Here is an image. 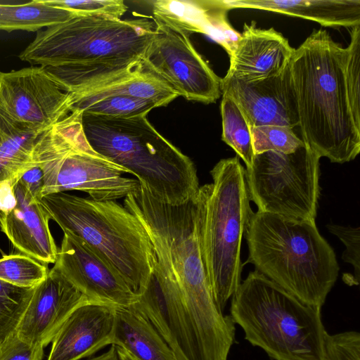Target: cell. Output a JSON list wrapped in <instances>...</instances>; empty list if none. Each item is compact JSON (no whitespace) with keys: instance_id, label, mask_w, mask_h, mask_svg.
I'll return each mask as SVG.
<instances>
[{"instance_id":"obj_2","label":"cell","mask_w":360,"mask_h":360,"mask_svg":"<svg viewBox=\"0 0 360 360\" xmlns=\"http://www.w3.org/2000/svg\"><path fill=\"white\" fill-rule=\"evenodd\" d=\"M195 196L172 205L157 200L140 184L124 198V206L147 231L158 263L172 278L178 316L195 338L212 341L226 335L233 322L212 293L200 250Z\"/></svg>"},{"instance_id":"obj_4","label":"cell","mask_w":360,"mask_h":360,"mask_svg":"<svg viewBox=\"0 0 360 360\" xmlns=\"http://www.w3.org/2000/svg\"><path fill=\"white\" fill-rule=\"evenodd\" d=\"M245 237L256 271L302 302L323 306L339 265L315 220L252 211Z\"/></svg>"},{"instance_id":"obj_25","label":"cell","mask_w":360,"mask_h":360,"mask_svg":"<svg viewBox=\"0 0 360 360\" xmlns=\"http://www.w3.org/2000/svg\"><path fill=\"white\" fill-rule=\"evenodd\" d=\"M221 115L222 120L221 139L231 147L249 167L254 158L250 126L233 100L222 95Z\"/></svg>"},{"instance_id":"obj_17","label":"cell","mask_w":360,"mask_h":360,"mask_svg":"<svg viewBox=\"0 0 360 360\" xmlns=\"http://www.w3.org/2000/svg\"><path fill=\"white\" fill-rule=\"evenodd\" d=\"M115 307L88 301L75 308L53 339L47 360H79L111 345Z\"/></svg>"},{"instance_id":"obj_15","label":"cell","mask_w":360,"mask_h":360,"mask_svg":"<svg viewBox=\"0 0 360 360\" xmlns=\"http://www.w3.org/2000/svg\"><path fill=\"white\" fill-rule=\"evenodd\" d=\"M88 301L54 265L34 287L16 335L30 345L44 347L75 309Z\"/></svg>"},{"instance_id":"obj_23","label":"cell","mask_w":360,"mask_h":360,"mask_svg":"<svg viewBox=\"0 0 360 360\" xmlns=\"http://www.w3.org/2000/svg\"><path fill=\"white\" fill-rule=\"evenodd\" d=\"M76 13L34 0L21 4H0V30L39 31L64 22Z\"/></svg>"},{"instance_id":"obj_9","label":"cell","mask_w":360,"mask_h":360,"mask_svg":"<svg viewBox=\"0 0 360 360\" xmlns=\"http://www.w3.org/2000/svg\"><path fill=\"white\" fill-rule=\"evenodd\" d=\"M32 163L41 170L42 196L79 191L97 200H117L137 191V179L128 172L96 153L86 141L81 112H72L39 136Z\"/></svg>"},{"instance_id":"obj_13","label":"cell","mask_w":360,"mask_h":360,"mask_svg":"<svg viewBox=\"0 0 360 360\" xmlns=\"http://www.w3.org/2000/svg\"><path fill=\"white\" fill-rule=\"evenodd\" d=\"M54 265L89 302L127 307L138 297L113 266L75 236L64 233Z\"/></svg>"},{"instance_id":"obj_7","label":"cell","mask_w":360,"mask_h":360,"mask_svg":"<svg viewBox=\"0 0 360 360\" xmlns=\"http://www.w3.org/2000/svg\"><path fill=\"white\" fill-rule=\"evenodd\" d=\"M64 233L81 239L113 266L137 296L157 262L140 220L117 200H97L64 192L39 200Z\"/></svg>"},{"instance_id":"obj_31","label":"cell","mask_w":360,"mask_h":360,"mask_svg":"<svg viewBox=\"0 0 360 360\" xmlns=\"http://www.w3.org/2000/svg\"><path fill=\"white\" fill-rule=\"evenodd\" d=\"M323 360H360L359 333L347 331L334 335L326 333Z\"/></svg>"},{"instance_id":"obj_27","label":"cell","mask_w":360,"mask_h":360,"mask_svg":"<svg viewBox=\"0 0 360 360\" xmlns=\"http://www.w3.org/2000/svg\"><path fill=\"white\" fill-rule=\"evenodd\" d=\"M49 271L44 264L22 253L0 259V279L19 287L36 286Z\"/></svg>"},{"instance_id":"obj_12","label":"cell","mask_w":360,"mask_h":360,"mask_svg":"<svg viewBox=\"0 0 360 360\" xmlns=\"http://www.w3.org/2000/svg\"><path fill=\"white\" fill-rule=\"evenodd\" d=\"M0 108L13 119L49 128L71 113L72 96L41 66L0 75Z\"/></svg>"},{"instance_id":"obj_1","label":"cell","mask_w":360,"mask_h":360,"mask_svg":"<svg viewBox=\"0 0 360 360\" xmlns=\"http://www.w3.org/2000/svg\"><path fill=\"white\" fill-rule=\"evenodd\" d=\"M155 27L148 18L77 14L38 31L19 58L42 67L64 91L75 94L139 68Z\"/></svg>"},{"instance_id":"obj_6","label":"cell","mask_w":360,"mask_h":360,"mask_svg":"<svg viewBox=\"0 0 360 360\" xmlns=\"http://www.w3.org/2000/svg\"><path fill=\"white\" fill-rule=\"evenodd\" d=\"M231 297L230 316L251 345L275 360H323L321 307L302 302L256 270Z\"/></svg>"},{"instance_id":"obj_18","label":"cell","mask_w":360,"mask_h":360,"mask_svg":"<svg viewBox=\"0 0 360 360\" xmlns=\"http://www.w3.org/2000/svg\"><path fill=\"white\" fill-rule=\"evenodd\" d=\"M16 202L0 212L1 231L20 252L42 264H55L58 249L51 233L50 217L39 200L19 181L13 185Z\"/></svg>"},{"instance_id":"obj_24","label":"cell","mask_w":360,"mask_h":360,"mask_svg":"<svg viewBox=\"0 0 360 360\" xmlns=\"http://www.w3.org/2000/svg\"><path fill=\"white\" fill-rule=\"evenodd\" d=\"M34 287H19L0 279V355L16 336Z\"/></svg>"},{"instance_id":"obj_30","label":"cell","mask_w":360,"mask_h":360,"mask_svg":"<svg viewBox=\"0 0 360 360\" xmlns=\"http://www.w3.org/2000/svg\"><path fill=\"white\" fill-rule=\"evenodd\" d=\"M47 5L70 11L80 15H97L121 19L127 11L122 0L63 1L42 0Z\"/></svg>"},{"instance_id":"obj_19","label":"cell","mask_w":360,"mask_h":360,"mask_svg":"<svg viewBox=\"0 0 360 360\" xmlns=\"http://www.w3.org/2000/svg\"><path fill=\"white\" fill-rule=\"evenodd\" d=\"M221 3L226 10H264L311 20L325 27L360 25V0H234Z\"/></svg>"},{"instance_id":"obj_29","label":"cell","mask_w":360,"mask_h":360,"mask_svg":"<svg viewBox=\"0 0 360 360\" xmlns=\"http://www.w3.org/2000/svg\"><path fill=\"white\" fill-rule=\"evenodd\" d=\"M350 39L345 48V76L350 110L360 129V25L351 27Z\"/></svg>"},{"instance_id":"obj_26","label":"cell","mask_w":360,"mask_h":360,"mask_svg":"<svg viewBox=\"0 0 360 360\" xmlns=\"http://www.w3.org/2000/svg\"><path fill=\"white\" fill-rule=\"evenodd\" d=\"M160 107L153 101L129 96H110L87 103L79 112L111 117H144L153 108ZM74 112V111H72Z\"/></svg>"},{"instance_id":"obj_10","label":"cell","mask_w":360,"mask_h":360,"mask_svg":"<svg viewBox=\"0 0 360 360\" xmlns=\"http://www.w3.org/2000/svg\"><path fill=\"white\" fill-rule=\"evenodd\" d=\"M320 158L304 144L291 153L266 151L245 168L250 200L257 211L299 219L317 214Z\"/></svg>"},{"instance_id":"obj_34","label":"cell","mask_w":360,"mask_h":360,"mask_svg":"<svg viewBox=\"0 0 360 360\" xmlns=\"http://www.w3.org/2000/svg\"><path fill=\"white\" fill-rule=\"evenodd\" d=\"M32 165L18 178L19 181L30 194L40 200L44 188L43 174L41 169L31 162Z\"/></svg>"},{"instance_id":"obj_20","label":"cell","mask_w":360,"mask_h":360,"mask_svg":"<svg viewBox=\"0 0 360 360\" xmlns=\"http://www.w3.org/2000/svg\"><path fill=\"white\" fill-rule=\"evenodd\" d=\"M111 345L122 349L134 360H177L155 327L132 306L115 307Z\"/></svg>"},{"instance_id":"obj_37","label":"cell","mask_w":360,"mask_h":360,"mask_svg":"<svg viewBox=\"0 0 360 360\" xmlns=\"http://www.w3.org/2000/svg\"><path fill=\"white\" fill-rule=\"evenodd\" d=\"M117 355L120 360H134L130 355H129L122 349L115 347Z\"/></svg>"},{"instance_id":"obj_36","label":"cell","mask_w":360,"mask_h":360,"mask_svg":"<svg viewBox=\"0 0 360 360\" xmlns=\"http://www.w3.org/2000/svg\"><path fill=\"white\" fill-rule=\"evenodd\" d=\"M89 360H120L116 348L114 345H111V347L105 352L102 354L90 359Z\"/></svg>"},{"instance_id":"obj_33","label":"cell","mask_w":360,"mask_h":360,"mask_svg":"<svg viewBox=\"0 0 360 360\" xmlns=\"http://www.w3.org/2000/svg\"><path fill=\"white\" fill-rule=\"evenodd\" d=\"M43 356V347L30 345L16 335L0 355V360H41Z\"/></svg>"},{"instance_id":"obj_21","label":"cell","mask_w":360,"mask_h":360,"mask_svg":"<svg viewBox=\"0 0 360 360\" xmlns=\"http://www.w3.org/2000/svg\"><path fill=\"white\" fill-rule=\"evenodd\" d=\"M72 111L110 96H129L153 101L165 106L179 95L165 82L141 65L133 71L96 84L84 91L70 94Z\"/></svg>"},{"instance_id":"obj_32","label":"cell","mask_w":360,"mask_h":360,"mask_svg":"<svg viewBox=\"0 0 360 360\" xmlns=\"http://www.w3.org/2000/svg\"><path fill=\"white\" fill-rule=\"evenodd\" d=\"M326 226L331 233L336 236L345 245L346 249L342 253V259L353 266L354 283L357 285L360 273L359 227L354 228L334 224H328Z\"/></svg>"},{"instance_id":"obj_5","label":"cell","mask_w":360,"mask_h":360,"mask_svg":"<svg viewBox=\"0 0 360 360\" xmlns=\"http://www.w3.org/2000/svg\"><path fill=\"white\" fill-rule=\"evenodd\" d=\"M81 124L90 147L135 176L157 200L179 205L197 194L200 186L193 162L146 116L120 118L81 112Z\"/></svg>"},{"instance_id":"obj_11","label":"cell","mask_w":360,"mask_h":360,"mask_svg":"<svg viewBox=\"0 0 360 360\" xmlns=\"http://www.w3.org/2000/svg\"><path fill=\"white\" fill-rule=\"evenodd\" d=\"M153 36L141 63L143 70L157 76L179 96L212 103L221 95V78L202 58L179 26L153 15Z\"/></svg>"},{"instance_id":"obj_14","label":"cell","mask_w":360,"mask_h":360,"mask_svg":"<svg viewBox=\"0 0 360 360\" xmlns=\"http://www.w3.org/2000/svg\"><path fill=\"white\" fill-rule=\"evenodd\" d=\"M222 95L237 104L250 127L299 126V117L289 65L267 78L243 81L225 76L221 79Z\"/></svg>"},{"instance_id":"obj_8","label":"cell","mask_w":360,"mask_h":360,"mask_svg":"<svg viewBox=\"0 0 360 360\" xmlns=\"http://www.w3.org/2000/svg\"><path fill=\"white\" fill-rule=\"evenodd\" d=\"M212 183L195 196L202 257L214 300L222 311L240 283V248L252 210L245 168L238 156L220 160Z\"/></svg>"},{"instance_id":"obj_38","label":"cell","mask_w":360,"mask_h":360,"mask_svg":"<svg viewBox=\"0 0 360 360\" xmlns=\"http://www.w3.org/2000/svg\"><path fill=\"white\" fill-rule=\"evenodd\" d=\"M1 72H0V75H1Z\"/></svg>"},{"instance_id":"obj_16","label":"cell","mask_w":360,"mask_h":360,"mask_svg":"<svg viewBox=\"0 0 360 360\" xmlns=\"http://www.w3.org/2000/svg\"><path fill=\"white\" fill-rule=\"evenodd\" d=\"M295 49L274 28H258L254 21L245 23L228 53L230 65L226 76L255 81L275 75L289 65Z\"/></svg>"},{"instance_id":"obj_22","label":"cell","mask_w":360,"mask_h":360,"mask_svg":"<svg viewBox=\"0 0 360 360\" xmlns=\"http://www.w3.org/2000/svg\"><path fill=\"white\" fill-rule=\"evenodd\" d=\"M46 129L19 122L0 108V184L13 185L31 167L35 143Z\"/></svg>"},{"instance_id":"obj_3","label":"cell","mask_w":360,"mask_h":360,"mask_svg":"<svg viewBox=\"0 0 360 360\" xmlns=\"http://www.w3.org/2000/svg\"><path fill=\"white\" fill-rule=\"evenodd\" d=\"M345 48L326 30H314L289 63L304 143L320 158L345 163L360 152V129L349 104Z\"/></svg>"},{"instance_id":"obj_35","label":"cell","mask_w":360,"mask_h":360,"mask_svg":"<svg viewBox=\"0 0 360 360\" xmlns=\"http://www.w3.org/2000/svg\"><path fill=\"white\" fill-rule=\"evenodd\" d=\"M16 202L11 183L0 184V212H5L13 208Z\"/></svg>"},{"instance_id":"obj_28","label":"cell","mask_w":360,"mask_h":360,"mask_svg":"<svg viewBox=\"0 0 360 360\" xmlns=\"http://www.w3.org/2000/svg\"><path fill=\"white\" fill-rule=\"evenodd\" d=\"M255 155L266 151L291 153L304 143L289 127L269 124L250 127Z\"/></svg>"}]
</instances>
